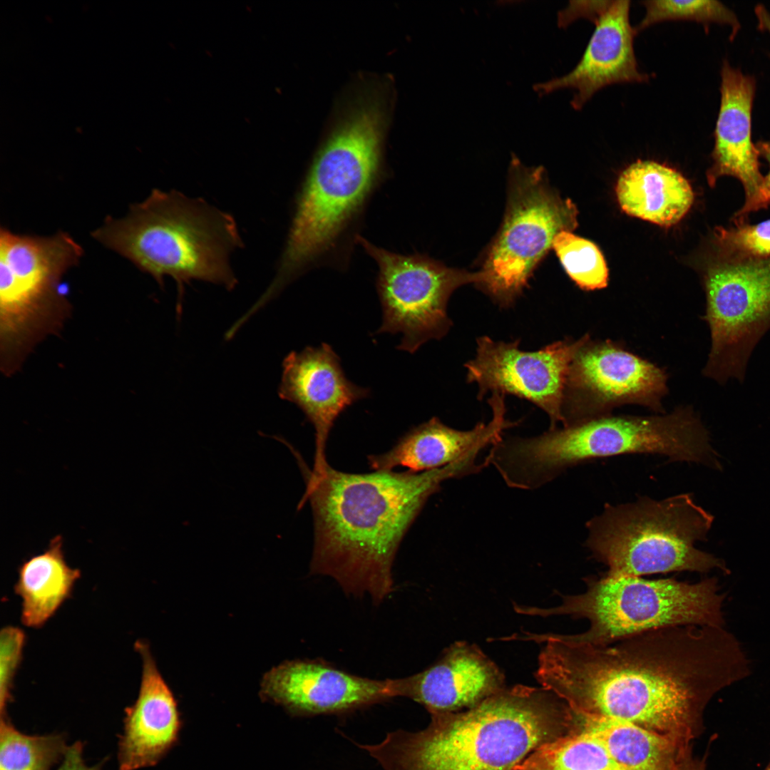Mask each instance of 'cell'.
<instances>
[{
    "instance_id": "cell-1",
    "label": "cell",
    "mask_w": 770,
    "mask_h": 770,
    "mask_svg": "<svg viewBox=\"0 0 770 770\" xmlns=\"http://www.w3.org/2000/svg\"><path fill=\"white\" fill-rule=\"evenodd\" d=\"M543 642L535 678L574 712L625 721L690 744L711 698L746 678L750 662L724 627L653 630L605 645Z\"/></svg>"
},
{
    "instance_id": "cell-2",
    "label": "cell",
    "mask_w": 770,
    "mask_h": 770,
    "mask_svg": "<svg viewBox=\"0 0 770 770\" xmlns=\"http://www.w3.org/2000/svg\"><path fill=\"white\" fill-rule=\"evenodd\" d=\"M470 458L420 473H350L329 465L307 469V500L314 519L310 573L332 578L344 593L368 595L375 605L393 591L392 567L405 534L441 483L476 473Z\"/></svg>"
},
{
    "instance_id": "cell-3",
    "label": "cell",
    "mask_w": 770,
    "mask_h": 770,
    "mask_svg": "<svg viewBox=\"0 0 770 770\" xmlns=\"http://www.w3.org/2000/svg\"><path fill=\"white\" fill-rule=\"evenodd\" d=\"M426 728L398 729L358 746L384 770H513L573 729L572 710L544 687L515 685L459 712L431 714Z\"/></svg>"
},
{
    "instance_id": "cell-4",
    "label": "cell",
    "mask_w": 770,
    "mask_h": 770,
    "mask_svg": "<svg viewBox=\"0 0 770 770\" xmlns=\"http://www.w3.org/2000/svg\"><path fill=\"white\" fill-rule=\"evenodd\" d=\"M384 125L380 101L363 96L322 143L296 199L266 301L331 253L357 219L381 176Z\"/></svg>"
},
{
    "instance_id": "cell-5",
    "label": "cell",
    "mask_w": 770,
    "mask_h": 770,
    "mask_svg": "<svg viewBox=\"0 0 770 770\" xmlns=\"http://www.w3.org/2000/svg\"><path fill=\"white\" fill-rule=\"evenodd\" d=\"M630 453L723 469L707 428L689 406L650 416L609 414L534 437L503 438L492 447L490 462L508 486L533 490L578 464Z\"/></svg>"
},
{
    "instance_id": "cell-6",
    "label": "cell",
    "mask_w": 770,
    "mask_h": 770,
    "mask_svg": "<svg viewBox=\"0 0 770 770\" xmlns=\"http://www.w3.org/2000/svg\"><path fill=\"white\" fill-rule=\"evenodd\" d=\"M92 236L160 286L165 277H172L178 304L185 285L192 280L228 290L237 283L230 257L244 244L234 217L175 190L153 189L125 217H107Z\"/></svg>"
},
{
    "instance_id": "cell-7",
    "label": "cell",
    "mask_w": 770,
    "mask_h": 770,
    "mask_svg": "<svg viewBox=\"0 0 770 770\" xmlns=\"http://www.w3.org/2000/svg\"><path fill=\"white\" fill-rule=\"evenodd\" d=\"M714 517L691 493L662 500L647 496L618 505L606 503L586 523L585 545L607 568L609 577H642L689 571L730 570L725 561L697 549L707 541Z\"/></svg>"
},
{
    "instance_id": "cell-8",
    "label": "cell",
    "mask_w": 770,
    "mask_h": 770,
    "mask_svg": "<svg viewBox=\"0 0 770 770\" xmlns=\"http://www.w3.org/2000/svg\"><path fill=\"white\" fill-rule=\"evenodd\" d=\"M582 593L560 594V605L549 608L514 604L523 615H568L585 619V632L562 635L580 643L605 645L645 632L674 626L724 627L722 611L726 595L716 577L697 582L674 578L645 579L624 576L587 577Z\"/></svg>"
},
{
    "instance_id": "cell-9",
    "label": "cell",
    "mask_w": 770,
    "mask_h": 770,
    "mask_svg": "<svg viewBox=\"0 0 770 770\" xmlns=\"http://www.w3.org/2000/svg\"><path fill=\"white\" fill-rule=\"evenodd\" d=\"M68 233L49 237L0 230V369L11 376L34 349L57 334L71 314L60 290L67 270L82 257Z\"/></svg>"
},
{
    "instance_id": "cell-10",
    "label": "cell",
    "mask_w": 770,
    "mask_h": 770,
    "mask_svg": "<svg viewBox=\"0 0 770 770\" xmlns=\"http://www.w3.org/2000/svg\"><path fill=\"white\" fill-rule=\"evenodd\" d=\"M510 173L503 223L477 284L502 307L512 305L520 295L555 237L577 224L575 205L548 187L541 167L528 168L514 158Z\"/></svg>"
},
{
    "instance_id": "cell-11",
    "label": "cell",
    "mask_w": 770,
    "mask_h": 770,
    "mask_svg": "<svg viewBox=\"0 0 770 770\" xmlns=\"http://www.w3.org/2000/svg\"><path fill=\"white\" fill-rule=\"evenodd\" d=\"M711 346L702 369L721 385L742 383L750 357L770 329V257L759 260H719L707 268L704 279Z\"/></svg>"
},
{
    "instance_id": "cell-12",
    "label": "cell",
    "mask_w": 770,
    "mask_h": 770,
    "mask_svg": "<svg viewBox=\"0 0 770 770\" xmlns=\"http://www.w3.org/2000/svg\"><path fill=\"white\" fill-rule=\"evenodd\" d=\"M355 240L379 268L382 322L375 333H401L397 349L411 354L445 337L452 326L447 313L451 295L462 285L478 284L479 272L448 268L422 255L391 252L359 235Z\"/></svg>"
},
{
    "instance_id": "cell-13",
    "label": "cell",
    "mask_w": 770,
    "mask_h": 770,
    "mask_svg": "<svg viewBox=\"0 0 770 770\" xmlns=\"http://www.w3.org/2000/svg\"><path fill=\"white\" fill-rule=\"evenodd\" d=\"M668 376L661 367L621 343L590 336L573 359L563 404V426L612 414L615 408L637 404L664 414Z\"/></svg>"
},
{
    "instance_id": "cell-14",
    "label": "cell",
    "mask_w": 770,
    "mask_h": 770,
    "mask_svg": "<svg viewBox=\"0 0 770 770\" xmlns=\"http://www.w3.org/2000/svg\"><path fill=\"white\" fill-rule=\"evenodd\" d=\"M590 337L566 338L537 351L520 349L519 339L495 341L487 336L476 340L474 358L464 364L468 383L477 385L478 399L488 392L511 394L528 400L549 416L550 428L563 423L562 404L570 363Z\"/></svg>"
},
{
    "instance_id": "cell-15",
    "label": "cell",
    "mask_w": 770,
    "mask_h": 770,
    "mask_svg": "<svg viewBox=\"0 0 770 770\" xmlns=\"http://www.w3.org/2000/svg\"><path fill=\"white\" fill-rule=\"evenodd\" d=\"M262 700L295 717L349 713L400 697L398 679H375L319 659L285 661L262 677Z\"/></svg>"
},
{
    "instance_id": "cell-16",
    "label": "cell",
    "mask_w": 770,
    "mask_h": 770,
    "mask_svg": "<svg viewBox=\"0 0 770 770\" xmlns=\"http://www.w3.org/2000/svg\"><path fill=\"white\" fill-rule=\"evenodd\" d=\"M369 389L350 381L332 346L322 343L292 351L284 359L279 386L282 399L295 404L315 430V453L312 472L329 465L326 446L339 416L356 401L369 396Z\"/></svg>"
},
{
    "instance_id": "cell-17",
    "label": "cell",
    "mask_w": 770,
    "mask_h": 770,
    "mask_svg": "<svg viewBox=\"0 0 770 770\" xmlns=\"http://www.w3.org/2000/svg\"><path fill=\"white\" fill-rule=\"evenodd\" d=\"M721 103L714 130L713 163L707 172L713 186L722 176H732L743 185L746 200L735 215L741 224L750 212L759 210L764 176L760 171L759 151L751 140V110L756 83L724 61L721 71Z\"/></svg>"
},
{
    "instance_id": "cell-18",
    "label": "cell",
    "mask_w": 770,
    "mask_h": 770,
    "mask_svg": "<svg viewBox=\"0 0 770 770\" xmlns=\"http://www.w3.org/2000/svg\"><path fill=\"white\" fill-rule=\"evenodd\" d=\"M630 1L617 0L594 24L595 29L576 66L565 76L533 86L540 96L562 88L576 90L570 101L580 110L600 89L615 83H645L647 73L640 71L634 50L637 34L630 21Z\"/></svg>"
},
{
    "instance_id": "cell-19",
    "label": "cell",
    "mask_w": 770,
    "mask_h": 770,
    "mask_svg": "<svg viewBox=\"0 0 770 770\" xmlns=\"http://www.w3.org/2000/svg\"><path fill=\"white\" fill-rule=\"evenodd\" d=\"M399 679L400 697L430 714L470 709L505 687L500 669L476 645L456 642L422 672Z\"/></svg>"
},
{
    "instance_id": "cell-20",
    "label": "cell",
    "mask_w": 770,
    "mask_h": 770,
    "mask_svg": "<svg viewBox=\"0 0 770 770\" xmlns=\"http://www.w3.org/2000/svg\"><path fill=\"white\" fill-rule=\"evenodd\" d=\"M135 648L141 658V678L137 699L125 709L118 744L119 770L158 764L177 743L181 727L177 701L148 644L138 640Z\"/></svg>"
},
{
    "instance_id": "cell-21",
    "label": "cell",
    "mask_w": 770,
    "mask_h": 770,
    "mask_svg": "<svg viewBox=\"0 0 770 770\" xmlns=\"http://www.w3.org/2000/svg\"><path fill=\"white\" fill-rule=\"evenodd\" d=\"M488 402L493 416L473 428L458 430L433 417L412 428L389 451L368 456L375 471H392L398 466L414 473L441 468L474 453L503 438L505 430L518 424L505 418V395L493 393Z\"/></svg>"
},
{
    "instance_id": "cell-22",
    "label": "cell",
    "mask_w": 770,
    "mask_h": 770,
    "mask_svg": "<svg viewBox=\"0 0 770 770\" xmlns=\"http://www.w3.org/2000/svg\"><path fill=\"white\" fill-rule=\"evenodd\" d=\"M616 195L629 215L664 227L679 222L694 201L688 180L677 170L650 160H637L620 175Z\"/></svg>"
},
{
    "instance_id": "cell-23",
    "label": "cell",
    "mask_w": 770,
    "mask_h": 770,
    "mask_svg": "<svg viewBox=\"0 0 770 770\" xmlns=\"http://www.w3.org/2000/svg\"><path fill=\"white\" fill-rule=\"evenodd\" d=\"M575 728L598 740L624 770H677L690 744L612 718L573 710Z\"/></svg>"
},
{
    "instance_id": "cell-24",
    "label": "cell",
    "mask_w": 770,
    "mask_h": 770,
    "mask_svg": "<svg viewBox=\"0 0 770 770\" xmlns=\"http://www.w3.org/2000/svg\"><path fill=\"white\" fill-rule=\"evenodd\" d=\"M81 575V570L66 561L61 535L54 536L42 553L24 560L14 585L21 599L22 624L43 627L69 598Z\"/></svg>"
},
{
    "instance_id": "cell-25",
    "label": "cell",
    "mask_w": 770,
    "mask_h": 770,
    "mask_svg": "<svg viewBox=\"0 0 770 770\" xmlns=\"http://www.w3.org/2000/svg\"><path fill=\"white\" fill-rule=\"evenodd\" d=\"M513 770L624 769L598 740L574 728L537 749Z\"/></svg>"
},
{
    "instance_id": "cell-26",
    "label": "cell",
    "mask_w": 770,
    "mask_h": 770,
    "mask_svg": "<svg viewBox=\"0 0 770 770\" xmlns=\"http://www.w3.org/2000/svg\"><path fill=\"white\" fill-rule=\"evenodd\" d=\"M67 749L62 734L28 735L1 716L0 770H51Z\"/></svg>"
},
{
    "instance_id": "cell-27",
    "label": "cell",
    "mask_w": 770,
    "mask_h": 770,
    "mask_svg": "<svg viewBox=\"0 0 770 770\" xmlns=\"http://www.w3.org/2000/svg\"><path fill=\"white\" fill-rule=\"evenodd\" d=\"M553 247L567 274L580 289L592 291L607 285L606 262L593 242L563 230L555 237Z\"/></svg>"
},
{
    "instance_id": "cell-28",
    "label": "cell",
    "mask_w": 770,
    "mask_h": 770,
    "mask_svg": "<svg viewBox=\"0 0 770 770\" xmlns=\"http://www.w3.org/2000/svg\"><path fill=\"white\" fill-rule=\"evenodd\" d=\"M645 14L635 28L636 34L666 21H693L704 24L717 23L732 27V36L740 28L736 15L720 1L715 0H650L641 1Z\"/></svg>"
},
{
    "instance_id": "cell-29",
    "label": "cell",
    "mask_w": 770,
    "mask_h": 770,
    "mask_svg": "<svg viewBox=\"0 0 770 770\" xmlns=\"http://www.w3.org/2000/svg\"><path fill=\"white\" fill-rule=\"evenodd\" d=\"M714 237L721 260L743 262L770 257V219L751 225L718 227Z\"/></svg>"
},
{
    "instance_id": "cell-30",
    "label": "cell",
    "mask_w": 770,
    "mask_h": 770,
    "mask_svg": "<svg viewBox=\"0 0 770 770\" xmlns=\"http://www.w3.org/2000/svg\"><path fill=\"white\" fill-rule=\"evenodd\" d=\"M26 642L24 632L9 625L0 632V709L1 716L7 715L6 708L11 701L14 681L23 657Z\"/></svg>"
},
{
    "instance_id": "cell-31",
    "label": "cell",
    "mask_w": 770,
    "mask_h": 770,
    "mask_svg": "<svg viewBox=\"0 0 770 770\" xmlns=\"http://www.w3.org/2000/svg\"><path fill=\"white\" fill-rule=\"evenodd\" d=\"M611 1L612 0L570 1L566 7L558 11V25L560 28H565L579 19H586L595 24Z\"/></svg>"
},
{
    "instance_id": "cell-32",
    "label": "cell",
    "mask_w": 770,
    "mask_h": 770,
    "mask_svg": "<svg viewBox=\"0 0 770 770\" xmlns=\"http://www.w3.org/2000/svg\"><path fill=\"white\" fill-rule=\"evenodd\" d=\"M57 770H102V764L87 765L83 758V744L78 741L68 746Z\"/></svg>"
},
{
    "instance_id": "cell-33",
    "label": "cell",
    "mask_w": 770,
    "mask_h": 770,
    "mask_svg": "<svg viewBox=\"0 0 770 770\" xmlns=\"http://www.w3.org/2000/svg\"><path fill=\"white\" fill-rule=\"evenodd\" d=\"M759 156L763 157L769 163V170L764 177L763 183L760 189L759 210L765 207L770 203V140L760 141L756 144Z\"/></svg>"
},
{
    "instance_id": "cell-34",
    "label": "cell",
    "mask_w": 770,
    "mask_h": 770,
    "mask_svg": "<svg viewBox=\"0 0 770 770\" xmlns=\"http://www.w3.org/2000/svg\"><path fill=\"white\" fill-rule=\"evenodd\" d=\"M754 11L758 19L759 29L770 34V12L762 5H757Z\"/></svg>"
}]
</instances>
